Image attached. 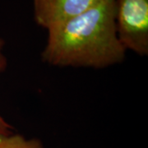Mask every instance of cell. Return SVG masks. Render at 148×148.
I'll return each mask as SVG.
<instances>
[{
	"instance_id": "obj_1",
	"label": "cell",
	"mask_w": 148,
	"mask_h": 148,
	"mask_svg": "<svg viewBox=\"0 0 148 148\" xmlns=\"http://www.w3.org/2000/svg\"><path fill=\"white\" fill-rule=\"evenodd\" d=\"M125 53L117 33L115 0H100L48 31L42 58L58 67L103 69L121 63Z\"/></svg>"
},
{
	"instance_id": "obj_2",
	"label": "cell",
	"mask_w": 148,
	"mask_h": 148,
	"mask_svg": "<svg viewBox=\"0 0 148 148\" xmlns=\"http://www.w3.org/2000/svg\"><path fill=\"white\" fill-rule=\"evenodd\" d=\"M118 36L125 48L148 53V0H115Z\"/></svg>"
},
{
	"instance_id": "obj_3",
	"label": "cell",
	"mask_w": 148,
	"mask_h": 148,
	"mask_svg": "<svg viewBox=\"0 0 148 148\" xmlns=\"http://www.w3.org/2000/svg\"><path fill=\"white\" fill-rule=\"evenodd\" d=\"M100 0H33L34 18L49 31L52 27L80 15Z\"/></svg>"
},
{
	"instance_id": "obj_4",
	"label": "cell",
	"mask_w": 148,
	"mask_h": 148,
	"mask_svg": "<svg viewBox=\"0 0 148 148\" xmlns=\"http://www.w3.org/2000/svg\"><path fill=\"white\" fill-rule=\"evenodd\" d=\"M0 148H44L38 139H27L20 134H1Z\"/></svg>"
},
{
	"instance_id": "obj_5",
	"label": "cell",
	"mask_w": 148,
	"mask_h": 148,
	"mask_svg": "<svg viewBox=\"0 0 148 148\" xmlns=\"http://www.w3.org/2000/svg\"><path fill=\"white\" fill-rule=\"evenodd\" d=\"M4 41L0 39V72H3L7 67V59L3 53ZM13 127L10 124L5 121V119L0 115V133L1 134H10L12 133Z\"/></svg>"
}]
</instances>
